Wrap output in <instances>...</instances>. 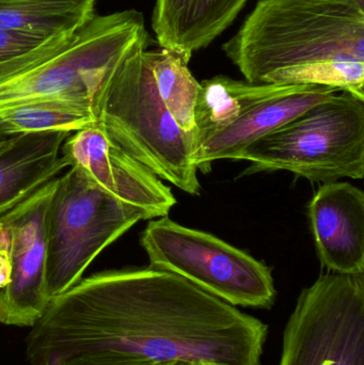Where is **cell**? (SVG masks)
<instances>
[{
    "instance_id": "1",
    "label": "cell",
    "mask_w": 364,
    "mask_h": 365,
    "mask_svg": "<svg viewBox=\"0 0 364 365\" xmlns=\"http://www.w3.org/2000/svg\"><path fill=\"white\" fill-rule=\"evenodd\" d=\"M269 326L181 276L153 267L81 279L26 339L30 365L104 353L157 364L261 365Z\"/></svg>"
},
{
    "instance_id": "2",
    "label": "cell",
    "mask_w": 364,
    "mask_h": 365,
    "mask_svg": "<svg viewBox=\"0 0 364 365\" xmlns=\"http://www.w3.org/2000/svg\"><path fill=\"white\" fill-rule=\"evenodd\" d=\"M222 49L249 83L325 86L364 100V0H259Z\"/></svg>"
},
{
    "instance_id": "3",
    "label": "cell",
    "mask_w": 364,
    "mask_h": 365,
    "mask_svg": "<svg viewBox=\"0 0 364 365\" xmlns=\"http://www.w3.org/2000/svg\"><path fill=\"white\" fill-rule=\"evenodd\" d=\"M151 38L137 10L95 15L74 34L0 63V110L61 102L93 111L115 68L132 47Z\"/></svg>"
},
{
    "instance_id": "4",
    "label": "cell",
    "mask_w": 364,
    "mask_h": 365,
    "mask_svg": "<svg viewBox=\"0 0 364 365\" xmlns=\"http://www.w3.org/2000/svg\"><path fill=\"white\" fill-rule=\"evenodd\" d=\"M152 38L130 49L113 71L100 98L98 126L130 158L158 179L184 192L200 195L197 132L175 121L158 93L149 46Z\"/></svg>"
},
{
    "instance_id": "5",
    "label": "cell",
    "mask_w": 364,
    "mask_h": 365,
    "mask_svg": "<svg viewBox=\"0 0 364 365\" xmlns=\"http://www.w3.org/2000/svg\"><path fill=\"white\" fill-rule=\"evenodd\" d=\"M241 175L288 171L311 182L364 177V100L339 91L248 145Z\"/></svg>"
},
{
    "instance_id": "6",
    "label": "cell",
    "mask_w": 364,
    "mask_h": 365,
    "mask_svg": "<svg viewBox=\"0 0 364 365\" xmlns=\"http://www.w3.org/2000/svg\"><path fill=\"white\" fill-rule=\"evenodd\" d=\"M140 220V212L103 190L79 167H68L56 180L49 205V300L79 282L98 255Z\"/></svg>"
},
{
    "instance_id": "7",
    "label": "cell",
    "mask_w": 364,
    "mask_h": 365,
    "mask_svg": "<svg viewBox=\"0 0 364 365\" xmlns=\"http://www.w3.org/2000/svg\"><path fill=\"white\" fill-rule=\"evenodd\" d=\"M140 242L150 267L181 276L231 306L271 309L275 304L271 268L212 234L164 216L150 221Z\"/></svg>"
},
{
    "instance_id": "8",
    "label": "cell",
    "mask_w": 364,
    "mask_h": 365,
    "mask_svg": "<svg viewBox=\"0 0 364 365\" xmlns=\"http://www.w3.org/2000/svg\"><path fill=\"white\" fill-rule=\"evenodd\" d=\"M279 365H364V274L328 272L301 292Z\"/></svg>"
},
{
    "instance_id": "9",
    "label": "cell",
    "mask_w": 364,
    "mask_h": 365,
    "mask_svg": "<svg viewBox=\"0 0 364 365\" xmlns=\"http://www.w3.org/2000/svg\"><path fill=\"white\" fill-rule=\"evenodd\" d=\"M56 180L47 182L25 201L0 215L10 234L11 281L0 289V323L33 327L44 314L48 234L47 221Z\"/></svg>"
},
{
    "instance_id": "10",
    "label": "cell",
    "mask_w": 364,
    "mask_h": 365,
    "mask_svg": "<svg viewBox=\"0 0 364 365\" xmlns=\"http://www.w3.org/2000/svg\"><path fill=\"white\" fill-rule=\"evenodd\" d=\"M62 155L103 190L140 212L145 219L168 216L177 204L171 189L113 143L98 125L73 133Z\"/></svg>"
},
{
    "instance_id": "11",
    "label": "cell",
    "mask_w": 364,
    "mask_h": 365,
    "mask_svg": "<svg viewBox=\"0 0 364 365\" xmlns=\"http://www.w3.org/2000/svg\"><path fill=\"white\" fill-rule=\"evenodd\" d=\"M308 215L323 267L335 274H364L363 191L350 182L323 184Z\"/></svg>"
},
{
    "instance_id": "12",
    "label": "cell",
    "mask_w": 364,
    "mask_h": 365,
    "mask_svg": "<svg viewBox=\"0 0 364 365\" xmlns=\"http://www.w3.org/2000/svg\"><path fill=\"white\" fill-rule=\"evenodd\" d=\"M340 90L318 85H296L290 91L256 104L236 121L207 139L197 150L194 163L201 173H211L216 160H234L248 145L271 134Z\"/></svg>"
},
{
    "instance_id": "13",
    "label": "cell",
    "mask_w": 364,
    "mask_h": 365,
    "mask_svg": "<svg viewBox=\"0 0 364 365\" xmlns=\"http://www.w3.org/2000/svg\"><path fill=\"white\" fill-rule=\"evenodd\" d=\"M70 135L60 130L0 135V215L70 167L61 153Z\"/></svg>"
},
{
    "instance_id": "14",
    "label": "cell",
    "mask_w": 364,
    "mask_h": 365,
    "mask_svg": "<svg viewBox=\"0 0 364 365\" xmlns=\"http://www.w3.org/2000/svg\"><path fill=\"white\" fill-rule=\"evenodd\" d=\"M249 0H156L152 29L162 48L192 57L222 36Z\"/></svg>"
},
{
    "instance_id": "15",
    "label": "cell",
    "mask_w": 364,
    "mask_h": 365,
    "mask_svg": "<svg viewBox=\"0 0 364 365\" xmlns=\"http://www.w3.org/2000/svg\"><path fill=\"white\" fill-rule=\"evenodd\" d=\"M295 86L252 83L224 75L205 79L200 83L194 108L199 143L202 145L212 135L236 121L259 103L286 93Z\"/></svg>"
},
{
    "instance_id": "16",
    "label": "cell",
    "mask_w": 364,
    "mask_h": 365,
    "mask_svg": "<svg viewBox=\"0 0 364 365\" xmlns=\"http://www.w3.org/2000/svg\"><path fill=\"white\" fill-rule=\"evenodd\" d=\"M96 0H0V29L47 38L74 34L95 16Z\"/></svg>"
},
{
    "instance_id": "17",
    "label": "cell",
    "mask_w": 364,
    "mask_h": 365,
    "mask_svg": "<svg viewBox=\"0 0 364 365\" xmlns=\"http://www.w3.org/2000/svg\"><path fill=\"white\" fill-rule=\"evenodd\" d=\"M192 57L171 49L151 51L152 70L162 98L171 117L185 132H197L194 108L200 83L188 68Z\"/></svg>"
},
{
    "instance_id": "18",
    "label": "cell",
    "mask_w": 364,
    "mask_h": 365,
    "mask_svg": "<svg viewBox=\"0 0 364 365\" xmlns=\"http://www.w3.org/2000/svg\"><path fill=\"white\" fill-rule=\"evenodd\" d=\"M98 125L93 111L61 102L19 105L0 110V135L40 132H78Z\"/></svg>"
},
{
    "instance_id": "19",
    "label": "cell",
    "mask_w": 364,
    "mask_h": 365,
    "mask_svg": "<svg viewBox=\"0 0 364 365\" xmlns=\"http://www.w3.org/2000/svg\"><path fill=\"white\" fill-rule=\"evenodd\" d=\"M49 40L29 32L0 29V63L29 53Z\"/></svg>"
},
{
    "instance_id": "20",
    "label": "cell",
    "mask_w": 364,
    "mask_h": 365,
    "mask_svg": "<svg viewBox=\"0 0 364 365\" xmlns=\"http://www.w3.org/2000/svg\"><path fill=\"white\" fill-rule=\"evenodd\" d=\"M59 365H164L142 360L130 359L104 353L80 354L68 358Z\"/></svg>"
},
{
    "instance_id": "21",
    "label": "cell",
    "mask_w": 364,
    "mask_h": 365,
    "mask_svg": "<svg viewBox=\"0 0 364 365\" xmlns=\"http://www.w3.org/2000/svg\"><path fill=\"white\" fill-rule=\"evenodd\" d=\"M12 274L11 263L10 234L0 223V289L10 283Z\"/></svg>"
},
{
    "instance_id": "22",
    "label": "cell",
    "mask_w": 364,
    "mask_h": 365,
    "mask_svg": "<svg viewBox=\"0 0 364 365\" xmlns=\"http://www.w3.org/2000/svg\"><path fill=\"white\" fill-rule=\"evenodd\" d=\"M164 365H188L186 364H182V362H172V364H167Z\"/></svg>"
}]
</instances>
